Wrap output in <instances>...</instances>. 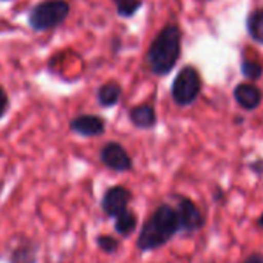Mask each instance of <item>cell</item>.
<instances>
[{"label":"cell","instance_id":"cell-19","mask_svg":"<svg viewBox=\"0 0 263 263\" xmlns=\"http://www.w3.org/2000/svg\"><path fill=\"white\" fill-rule=\"evenodd\" d=\"M241 263H263V252H251Z\"/></svg>","mask_w":263,"mask_h":263},{"label":"cell","instance_id":"cell-7","mask_svg":"<svg viewBox=\"0 0 263 263\" xmlns=\"http://www.w3.org/2000/svg\"><path fill=\"white\" fill-rule=\"evenodd\" d=\"M132 198H134V194H132V191L127 186H122V184L110 186L102 194L101 209L107 217L116 218L119 214L128 209Z\"/></svg>","mask_w":263,"mask_h":263},{"label":"cell","instance_id":"cell-22","mask_svg":"<svg viewBox=\"0 0 263 263\" xmlns=\"http://www.w3.org/2000/svg\"><path fill=\"white\" fill-rule=\"evenodd\" d=\"M2 2H10V0H2Z\"/></svg>","mask_w":263,"mask_h":263},{"label":"cell","instance_id":"cell-6","mask_svg":"<svg viewBox=\"0 0 263 263\" xmlns=\"http://www.w3.org/2000/svg\"><path fill=\"white\" fill-rule=\"evenodd\" d=\"M99 161L110 171L116 174H125L134 169V160H132L127 149L116 141L105 143L99 151Z\"/></svg>","mask_w":263,"mask_h":263},{"label":"cell","instance_id":"cell-2","mask_svg":"<svg viewBox=\"0 0 263 263\" xmlns=\"http://www.w3.org/2000/svg\"><path fill=\"white\" fill-rule=\"evenodd\" d=\"M181 56V30L175 24H167L160 30L147 50V67L155 76H167Z\"/></svg>","mask_w":263,"mask_h":263},{"label":"cell","instance_id":"cell-20","mask_svg":"<svg viewBox=\"0 0 263 263\" xmlns=\"http://www.w3.org/2000/svg\"><path fill=\"white\" fill-rule=\"evenodd\" d=\"M248 167L255 174V175H263V160H258V161H252L248 164Z\"/></svg>","mask_w":263,"mask_h":263},{"label":"cell","instance_id":"cell-12","mask_svg":"<svg viewBox=\"0 0 263 263\" xmlns=\"http://www.w3.org/2000/svg\"><path fill=\"white\" fill-rule=\"evenodd\" d=\"M121 96H122V87L116 81H108L102 84L96 91V101L104 108L115 107L121 101Z\"/></svg>","mask_w":263,"mask_h":263},{"label":"cell","instance_id":"cell-16","mask_svg":"<svg viewBox=\"0 0 263 263\" xmlns=\"http://www.w3.org/2000/svg\"><path fill=\"white\" fill-rule=\"evenodd\" d=\"M116 13L119 17L130 19L134 17L143 7V0H113Z\"/></svg>","mask_w":263,"mask_h":263},{"label":"cell","instance_id":"cell-4","mask_svg":"<svg viewBox=\"0 0 263 263\" xmlns=\"http://www.w3.org/2000/svg\"><path fill=\"white\" fill-rule=\"evenodd\" d=\"M201 88H203V79L200 71L194 65H184L177 73L172 82L171 96L175 105L189 107L198 99Z\"/></svg>","mask_w":263,"mask_h":263},{"label":"cell","instance_id":"cell-11","mask_svg":"<svg viewBox=\"0 0 263 263\" xmlns=\"http://www.w3.org/2000/svg\"><path fill=\"white\" fill-rule=\"evenodd\" d=\"M37 254H39V245L34 240L24 237L10 251L8 261L10 263H37Z\"/></svg>","mask_w":263,"mask_h":263},{"label":"cell","instance_id":"cell-1","mask_svg":"<svg viewBox=\"0 0 263 263\" xmlns=\"http://www.w3.org/2000/svg\"><path fill=\"white\" fill-rule=\"evenodd\" d=\"M180 232V221L175 206L161 203L141 224L137 248L140 252H151L166 246Z\"/></svg>","mask_w":263,"mask_h":263},{"label":"cell","instance_id":"cell-14","mask_svg":"<svg viewBox=\"0 0 263 263\" xmlns=\"http://www.w3.org/2000/svg\"><path fill=\"white\" fill-rule=\"evenodd\" d=\"M246 30L249 37L258 44L263 45V8L254 10L246 17Z\"/></svg>","mask_w":263,"mask_h":263},{"label":"cell","instance_id":"cell-9","mask_svg":"<svg viewBox=\"0 0 263 263\" xmlns=\"http://www.w3.org/2000/svg\"><path fill=\"white\" fill-rule=\"evenodd\" d=\"M232 96L240 108L245 111H254L261 105L263 91L252 82H240L234 87Z\"/></svg>","mask_w":263,"mask_h":263},{"label":"cell","instance_id":"cell-5","mask_svg":"<svg viewBox=\"0 0 263 263\" xmlns=\"http://www.w3.org/2000/svg\"><path fill=\"white\" fill-rule=\"evenodd\" d=\"M177 215L180 221V232L192 235L206 226V217L200 206L186 195H177Z\"/></svg>","mask_w":263,"mask_h":263},{"label":"cell","instance_id":"cell-10","mask_svg":"<svg viewBox=\"0 0 263 263\" xmlns=\"http://www.w3.org/2000/svg\"><path fill=\"white\" fill-rule=\"evenodd\" d=\"M128 121L132 122V125L140 130L154 128L158 122V116L154 104L144 102V104L134 105L128 110Z\"/></svg>","mask_w":263,"mask_h":263},{"label":"cell","instance_id":"cell-21","mask_svg":"<svg viewBox=\"0 0 263 263\" xmlns=\"http://www.w3.org/2000/svg\"><path fill=\"white\" fill-rule=\"evenodd\" d=\"M257 224L263 229V212L260 214V217H258V220H257Z\"/></svg>","mask_w":263,"mask_h":263},{"label":"cell","instance_id":"cell-13","mask_svg":"<svg viewBox=\"0 0 263 263\" xmlns=\"http://www.w3.org/2000/svg\"><path fill=\"white\" fill-rule=\"evenodd\" d=\"M137 228H138V215L132 209L124 211L115 218V231L121 237H130L137 231Z\"/></svg>","mask_w":263,"mask_h":263},{"label":"cell","instance_id":"cell-17","mask_svg":"<svg viewBox=\"0 0 263 263\" xmlns=\"http://www.w3.org/2000/svg\"><path fill=\"white\" fill-rule=\"evenodd\" d=\"M95 241H96L98 249L102 251L104 254H115V252H118V249L121 246V241L116 237H113L111 234H99V235H96Z\"/></svg>","mask_w":263,"mask_h":263},{"label":"cell","instance_id":"cell-15","mask_svg":"<svg viewBox=\"0 0 263 263\" xmlns=\"http://www.w3.org/2000/svg\"><path fill=\"white\" fill-rule=\"evenodd\" d=\"M240 71L248 81L255 82L263 76V65L258 61H254V59L243 56L241 62H240Z\"/></svg>","mask_w":263,"mask_h":263},{"label":"cell","instance_id":"cell-8","mask_svg":"<svg viewBox=\"0 0 263 263\" xmlns=\"http://www.w3.org/2000/svg\"><path fill=\"white\" fill-rule=\"evenodd\" d=\"M70 130L82 138H98L105 134V119L99 115L82 113L70 119Z\"/></svg>","mask_w":263,"mask_h":263},{"label":"cell","instance_id":"cell-18","mask_svg":"<svg viewBox=\"0 0 263 263\" xmlns=\"http://www.w3.org/2000/svg\"><path fill=\"white\" fill-rule=\"evenodd\" d=\"M10 110V96L4 87H0V119H2Z\"/></svg>","mask_w":263,"mask_h":263},{"label":"cell","instance_id":"cell-3","mask_svg":"<svg viewBox=\"0 0 263 263\" xmlns=\"http://www.w3.org/2000/svg\"><path fill=\"white\" fill-rule=\"evenodd\" d=\"M70 14L67 0H44L36 4L28 13V25L36 33H44L62 25Z\"/></svg>","mask_w":263,"mask_h":263}]
</instances>
